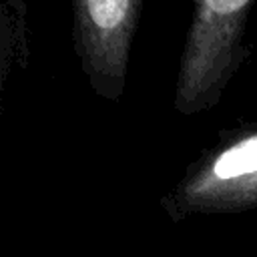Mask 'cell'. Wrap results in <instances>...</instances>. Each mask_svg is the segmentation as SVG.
Listing matches in <instances>:
<instances>
[{
	"instance_id": "cell-1",
	"label": "cell",
	"mask_w": 257,
	"mask_h": 257,
	"mask_svg": "<svg viewBox=\"0 0 257 257\" xmlns=\"http://www.w3.org/2000/svg\"><path fill=\"white\" fill-rule=\"evenodd\" d=\"M255 0H195L175 80V110H211L247 58L243 44Z\"/></svg>"
},
{
	"instance_id": "cell-3",
	"label": "cell",
	"mask_w": 257,
	"mask_h": 257,
	"mask_svg": "<svg viewBox=\"0 0 257 257\" xmlns=\"http://www.w3.org/2000/svg\"><path fill=\"white\" fill-rule=\"evenodd\" d=\"M145 0H72V40L90 88L118 100Z\"/></svg>"
},
{
	"instance_id": "cell-2",
	"label": "cell",
	"mask_w": 257,
	"mask_h": 257,
	"mask_svg": "<svg viewBox=\"0 0 257 257\" xmlns=\"http://www.w3.org/2000/svg\"><path fill=\"white\" fill-rule=\"evenodd\" d=\"M175 219L239 213L257 207V120L223 131L163 199Z\"/></svg>"
}]
</instances>
